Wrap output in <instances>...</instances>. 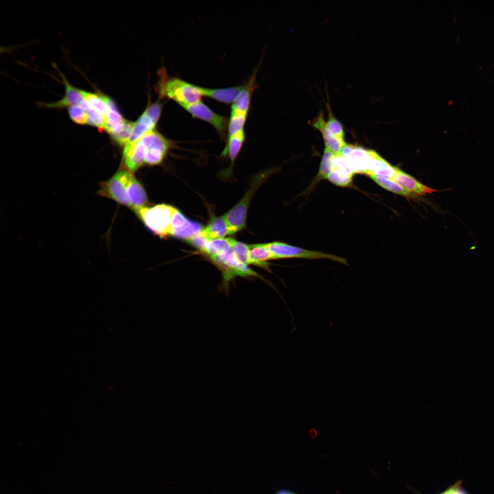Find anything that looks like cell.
I'll return each instance as SVG.
<instances>
[{
  "mask_svg": "<svg viewBox=\"0 0 494 494\" xmlns=\"http://www.w3.org/2000/svg\"><path fill=\"white\" fill-rule=\"evenodd\" d=\"M243 109V108H242ZM242 110L238 124L241 141L258 148L272 159L292 155L301 151L303 141L300 130L265 117H254L248 109Z\"/></svg>",
  "mask_w": 494,
  "mask_h": 494,
  "instance_id": "cell-1",
  "label": "cell"
},
{
  "mask_svg": "<svg viewBox=\"0 0 494 494\" xmlns=\"http://www.w3.org/2000/svg\"><path fill=\"white\" fill-rule=\"evenodd\" d=\"M265 314L255 307L239 306L215 311L202 318L227 347L241 356L248 357L255 353L257 333Z\"/></svg>",
  "mask_w": 494,
  "mask_h": 494,
  "instance_id": "cell-2",
  "label": "cell"
},
{
  "mask_svg": "<svg viewBox=\"0 0 494 494\" xmlns=\"http://www.w3.org/2000/svg\"><path fill=\"white\" fill-rule=\"evenodd\" d=\"M403 259L405 257L398 258L384 264L366 295L334 323L342 340V352L351 351L366 341L374 304L384 285Z\"/></svg>",
  "mask_w": 494,
  "mask_h": 494,
  "instance_id": "cell-3",
  "label": "cell"
},
{
  "mask_svg": "<svg viewBox=\"0 0 494 494\" xmlns=\"http://www.w3.org/2000/svg\"><path fill=\"white\" fill-rule=\"evenodd\" d=\"M312 386L331 407L339 436L342 434L344 423L354 414H382L395 419L371 398L358 391L346 375Z\"/></svg>",
  "mask_w": 494,
  "mask_h": 494,
  "instance_id": "cell-4",
  "label": "cell"
},
{
  "mask_svg": "<svg viewBox=\"0 0 494 494\" xmlns=\"http://www.w3.org/2000/svg\"><path fill=\"white\" fill-rule=\"evenodd\" d=\"M198 263L196 259L190 257L174 259L163 270L150 275V283L145 287V292L196 311L191 281Z\"/></svg>",
  "mask_w": 494,
  "mask_h": 494,
  "instance_id": "cell-5",
  "label": "cell"
},
{
  "mask_svg": "<svg viewBox=\"0 0 494 494\" xmlns=\"http://www.w3.org/2000/svg\"><path fill=\"white\" fill-rule=\"evenodd\" d=\"M207 209L217 221V244L225 247L239 245L252 224L251 211L230 196L217 201Z\"/></svg>",
  "mask_w": 494,
  "mask_h": 494,
  "instance_id": "cell-6",
  "label": "cell"
},
{
  "mask_svg": "<svg viewBox=\"0 0 494 494\" xmlns=\"http://www.w3.org/2000/svg\"><path fill=\"white\" fill-rule=\"evenodd\" d=\"M411 389L449 387L463 389L493 388L494 381L465 375L421 362L399 365Z\"/></svg>",
  "mask_w": 494,
  "mask_h": 494,
  "instance_id": "cell-7",
  "label": "cell"
},
{
  "mask_svg": "<svg viewBox=\"0 0 494 494\" xmlns=\"http://www.w3.org/2000/svg\"><path fill=\"white\" fill-rule=\"evenodd\" d=\"M273 160L290 175L317 187L331 204L338 205L343 182L340 176L322 169L302 151Z\"/></svg>",
  "mask_w": 494,
  "mask_h": 494,
  "instance_id": "cell-8",
  "label": "cell"
},
{
  "mask_svg": "<svg viewBox=\"0 0 494 494\" xmlns=\"http://www.w3.org/2000/svg\"><path fill=\"white\" fill-rule=\"evenodd\" d=\"M81 99L87 107L97 129V142L92 149L85 152L77 154L56 153V157L62 161L75 163H95L107 159L119 161L128 150L118 139L117 132L108 128L84 98L82 97Z\"/></svg>",
  "mask_w": 494,
  "mask_h": 494,
  "instance_id": "cell-9",
  "label": "cell"
},
{
  "mask_svg": "<svg viewBox=\"0 0 494 494\" xmlns=\"http://www.w3.org/2000/svg\"><path fill=\"white\" fill-rule=\"evenodd\" d=\"M383 122L384 108H381L348 154L346 169L371 172L377 142L384 132Z\"/></svg>",
  "mask_w": 494,
  "mask_h": 494,
  "instance_id": "cell-10",
  "label": "cell"
},
{
  "mask_svg": "<svg viewBox=\"0 0 494 494\" xmlns=\"http://www.w3.org/2000/svg\"><path fill=\"white\" fill-rule=\"evenodd\" d=\"M217 221L209 209L187 218V244L196 256H203L217 244Z\"/></svg>",
  "mask_w": 494,
  "mask_h": 494,
  "instance_id": "cell-11",
  "label": "cell"
},
{
  "mask_svg": "<svg viewBox=\"0 0 494 494\" xmlns=\"http://www.w3.org/2000/svg\"><path fill=\"white\" fill-rule=\"evenodd\" d=\"M191 290L196 311L202 316L220 310L222 300L217 285L199 263L192 275Z\"/></svg>",
  "mask_w": 494,
  "mask_h": 494,
  "instance_id": "cell-12",
  "label": "cell"
},
{
  "mask_svg": "<svg viewBox=\"0 0 494 494\" xmlns=\"http://www.w3.org/2000/svg\"><path fill=\"white\" fill-rule=\"evenodd\" d=\"M365 128H359L338 132L312 133L300 130L303 143L311 145L327 152L339 154H349Z\"/></svg>",
  "mask_w": 494,
  "mask_h": 494,
  "instance_id": "cell-13",
  "label": "cell"
},
{
  "mask_svg": "<svg viewBox=\"0 0 494 494\" xmlns=\"http://www.w3.org/2000/svg\"><path fill=\"white\" fill-rule=\"evenodd\" d=\"M158 148L164 164L157 175L155 192L168 204L183 193L189 180L178 168L169 152L161 145Z\"/></svg>",
  "mask_w": 494,
  "mask_h": 494,
  "instance_id": "cell-14",
  "label": "cell"
},
{
  "mask_svg": "<svg viewBox=\"0 0 494 494\" xmlns=\"http://www.w3.org/2000/svg\"><path fill=\"white\" fill-rule=\"evenodd\" d=\"M373 372L376 397L389 399L406 408L400 391L411 387L399 365L374 367Z\"/></svg>",
  "mask_w": 494,
  "mask_h": 494,
  "instance_id": "cell-15",
  "label": "cell"
},
{
  "mask_svg": "<svg viewBox=\"0 0 494 494\" xmlns=\"http://www.w3.org/2000/svg\"><path fill=\"white\" fill-rule=\"evenodd\" d=\"M298 351L312 361L336 356L342 352V340L335 325L319 328Z\"/></svg>",
  "mask_w": 494,
  "mask_h": 494,
  "instance_id": "cell-16",
  "label": "cell"
},
{
  "mask_svg": "<svg viewBox=\"0 0 494 494\" xmlns=\"http://www.w3.org/2000/svg\"><path fill=\"white\" fill-rule=\"evenodd\" d=\"M353 361L350 357L333 356L312 361L301 378L311 385L345 376Z\"/></svg>",
  "mask_w": 494,
  "mask_h": 494,
  "instance_id": "cell-17",
  "label": "cell"
},
{
  "mask_svg": "<svg viewBox=\"0 0 494 494\" xmlns=\"http://www.w3.org/2000/svg\"><path fill=\"white\" fill-rule=\"evenodd\" d=\"M233 187V185L216 168L205 183L202 185L196 204L190 215L198 214L209 209L220 199L230 196Z\"/></svg>",
  "mask_w": 494,
  "mask_h": 494,
  "instance_id": "cell-18",
  "label": "cell"
},
{
  "mask_svg": "<svg viewBox=\"0 0 494 494\" xmlns=\"http://www.w3.org/2000/svg\"><path fill=\"white\" fill-rule=\"evenodd\" d=\"M117 136L137 162L158 175L164 164V161L159 152V144L130 137L118 132H117Z\"/></svg>",
  "mask_w": 494,
  "mask_h": 494,
  "instance_id": "cell-19",
  "label": "cell"
},
{
  "mask_svg": "<svg viewBox=\"0 0 494 494\" xmlns=\"http://www.w3.org/2000/svg\"><path fill=\"white\" fill-rule=\"evenodd\" d=\"M368 204L365 195L342 206L339 220L333 230L335 233L342 232L347 246L355 237L367 211Z\"/></svg>",
  "mask_w": 494,
  "mask_h": 494,
  "instance_id": "cell-20",
  "label": "cell"
},
{
  "mask_svg": "<svg viewBox=\"0 0 494 494\" xmlns=\"http://www.w3.org/2000/svg\"><path fill=\"white\" fill-rule=\"evenodd\" d=\"M494 261V224L487 221L476 261L456 289L465 287L480 270L491 268Z\"/></svg>",
  "mask_w": 494,
  "mask_h": 494,
  "instance_id": "cell-21",
  "label": "cell"
},
{
  "mask_svg": "<svg viewBox=\"0 0 494 494\" xmlns=\"http://www.w3.org/2000/svg\"><path fill=\"white\" fill-rule=\"evenodd\" d=\"M370 175V172L346 169L341 191L342 206L365 195Z\"/></svg>",
  "mask_w": 494,
  "mask_h": 494,
  "instance_id": "cell-22",
  "label": "cell"
},
{
  "mask_svg": "<svg viewBox=\"0 0 494 494\" xmlns=\"http://www.w3.org/2000/svg\"><path fill=\"white\" fill-rule=\"evenodd\" d=\"M346 376L361 393L370 398L376 397L373 367L354 362L348 370Z\"/></svg>",
  "mask_w": 494,
  "mask_h": 494,
  "instance_id": "cell-23",
  "label": "cell"
},
{
  "mask_svg": "<svg viewBox=\"0 0 494 494\" xmlns=\"http://www.w3.org/2000/svg\"><path fill=\"white\" fill-rule=\"evenodd\" d=\"M469 189L482 199L488 217V221L494 224V195L486 179L485 170L481 167L469 183Z\"/></svg>",
  "mask_w": 494,
  "mask_h": 494,
  "instance_id": "cell-24",
  "label": "cell"
},
{
  "mask_svg": "<svg viewBox=\"0 0 494 494\" xmlns=\"http://www.w3.org/2000/svg\"><path fill=\"white\" fill-rule=\"evenodd\" d=\"M105 178L113 185L128 187L132 185L130 168L117 159H107L102 163Z\"/></svg>",
  "mask_w": 494,
  "mask_h": 494,
  "instance_id": "cell-25",
  "label": "cell"
},
{
  "mask_svg": "<svg viewBox=\"0 0 494 494\" xmlns=\"http://www.w3.org/2000/svg\"><path fill=\"white\" fill-rule=\"evenodd\" d=\"M202 185L189 180L183 193L168 203L170 209L180 217H189L196 204Z\"/></svg>",
  "mask_w": 494,
  "mask_h": 494,
  "instance_id": "cell-26",
  "label": "cell"
},
{
  "mask_svg": "<svg viewBox=\"0 0 494 494\" xmlns=\"http://www.w3.org/2000/svg\"><path fill=\"white\" fill-rule=\"evenodd\" d=\"M132 172V185L137 189L154 191L157 184V174L137 162L129 167Z\"/></svg>",
  "mask_w": 494,
  "mask_h": 494,
  "instance_id": "cell-27",
  "label": "cell"
},
{
  "mask_svg": "<svg viewBox=\"0 0 494 494\" xmlns=\"http://www.w3.org/2000/svg\"><path fill=\"white\" fill-rule=\"evenodd\" d=\"M241 158L234 154L224 159L217 169L234 186L241 169Z\"/></svg>",
  "mask_w": 494,
  "mask_h": 494,
  "instance_id": "cell-28",
  "label": "cell"
},
{
  "mask_svg": "<svg viewBox=\"0 0 494 494\" xmlns=\"http://www.w3.org/2000/svg\"><path fill=\"white\" fill-rule=\"evenodd\" d=\"M492 161H493V165H492V166H493V174L491 182L489 183V185H490V189H491L492 193H493V195H494V163H493V159H492Z\"/></svg>",
  "mask_w": 494,
  "mask_h": 494,
  "instance_id": "cell-29",
  "label": "cell"
},
{
  "mask_svg": "<svg viewBox=\"0 0 494 494\" xmlns=\"http://www.w3.org/2000/svg\"><path fill=\"white\" fill-rule=\"evenodd\" d=\"M491 269H493V270L494 271V261H493V264H492V266H491Z\"/></svg>",
  "mask_w": 494,
  "mask_h": 494,
  "instance_id": "cell-30",
  "label": "cell"
}]
</instances>
